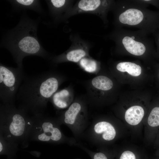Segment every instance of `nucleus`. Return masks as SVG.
<instances>
[{"instance_id":"obj_8","label":"nucleus","mask_w":159,"mask_h":159,"mask_svg":"<svg viewBox=\"0 0 159 159\" xmlns=\"http://www.w3.org/2000/svg\"><path fill=\"white\" fill-rule=\"evenodd\" d=\"M94 130L96 134L101 135L105 140L110 141L115 138L116 132L112 125L106 121H101L96 123L94 125Z\"/></svg>"},{"instance_id":"obj_19","label":"nucleus","mask_w":159,"mask_h":159,"mask_svg":"<svg viewBox=\"0 0 159 159\" xmlns=\"http://www.w3.org/2000/svg\"><path fill=\"white\" fill-rule=\"evenodd\" d=\"M16 4L21 7L26 8H32L36 6L37 1L33 0H17L15 1Z\"/></svg>"},{"instance_id":"obj_9","label":"nucleus","mask_w":159,"mask_h":159,"mask_svg":"<svg viewBox=\"0 0 159 159\" xmlns=\"http://www.w3.org/2000/svg\"><path fill=\"white\" fill-rule=\"evenodd\" d=\"M144 114V110L141 107L138 105L133 106L126 111L125 118L128 124L135 125L141 121Z\"/></svg>"},{"instance_id":"obj_22","label":"nucleus","mask_w":159,"mask_h":159,"mask_svg":"<svg viewBox=\"0 0 159 159\" xmlns=\"http://www.w3.org/2000/svg\"></svg>"},{"instance_id":"obj_10","label":"nucleus","mask_w":159,"mask_h":159,"mask_svg":"<svg viewBox=\"0 0 159 159\" xmlns=\"http://www.w3.org/2000/svg\"><path fill=\"white\" fill-rule=\"evenodd\" d=\"M107 1L100 0H82L78 2L79 11L96 12L102 7L107 6Z\"/></svg>"},{"instance_id":"obj_21","label":"nucleus","mask_w":159,"mask_h":159,"mask_svg":"<svg viewBox=\"0 0 159 159\" xmlns=\"http://www.w3.org/2000/svg\"><path fill=\"white\" fill-rule=\"evenodd\" d=\"M50 2L54 7L59 8L64 6L66 1L64 0H51L50 1Z\"/></svg>"},{"instance_id":"obj_15","label":"nucleus","mask_w":159,"mask_h":159,"mask_svg":"<svg viewBox=\"0 0 159 159\" xmlns=\"http://www.w3.org/2000/svg\"><path fill=\"white\" fill-rule=\"evenodd\" d=\"M92 83L95 88L103 90H109L113 86L112 81L107 77L103 76L95 77L92 80Z\"/></svg>"},{"instance_id":"obj_5","label":"nucleus","mask_w":159,"mask_h":159,"mask_svg":"<svg viewBox=\"0 0 159 159\" xmlns=\"http://www.w3.org/2000/svg\"><path fill=\"white\" fill-rule=\"evenodd\" d=\"M25 75L23 68L0 65V99L3 104H14L16 96Z\"/></svg>"},{"instance_id":"obj_13","label":"nucleus","mask_w":159,"mask_h":159,"mask_svg":"<svg viewBox=\"0 0 159 159\" xmlns=\"http://www.w3.org/2000/svg\"><path fill=\"white\" fill-rule=\"evenodd\" d=\"M69 94L65 89L55 93L52 97V101L54 105L60 109L66 108L68 105Z\"/></svg>"},{"instance_id":"obj_2","label":"nucleus","mask_w":159,"mask_h":159,"mask_svg":"<svg viewBox=\"0 0 159 159\" xmlns=\"http://www.w3.org/2000/svg\"><path fill=\"white\" fill-rule=\"evenodd\" d=\"M24 109L14 104L0 103V136L7 141L28 147V134L31 116Z\"/></svg>"},{"instance_id":"obj_7","label":"nucleus","mask_w":159,"mask_h":159,"mask_svg":"<svg viewBox=\"0 0 159 159\" xmlns=\"http://www.w3.org/2000/svg\"><path fill=\"white\" fill-rule=\"evenodd\" d=\"M122 43L128 52L134 55H142L146 51L144 44L137 40L133 36H124L122 39Z\"/></svg>"},{"instance_id":"obj_20","label":"nucleus","mask_w":159,"mask_h":159,"mask_svg":"<svg viewBox=\"0 0 159 159\" xmlns=\"http://www.w3.org/2000/svg\"><path fill=\"white\" fill-rule=\"evenodd\" d=\"M119 159H136L134 153L129 150L123 152L121 154Z\"/></svg>"},{"instance_id":"obj_18","label":"nucleus","mask_w":159,"mask_h":159,"mask_svg":"<svg viewBox=\"0 0 159 159\" xmlns=\"http://www.w3.org/2000/svg\"><path fill=\"white\" fill-rule=\"evenodd\" d=\"M81 66L86 71L92 72L95 71L97 68V64L93 60L87 58H83L80 61Z\"/></svg>"},{"instance_id":"obj_6","label":"nucleus","mask_w":159,"mask_h":159,"mask_svg":"<svg viewBox=\"0 0 159 159\" xmlns=\"http://www.w3.org/2000/svg\"><path fill=\"white\" fill-rule=\"evenodd\" d=\"M145 18V13L141 9L131 7L123 11L119 16L118 20L122 24L135 26L141 25Z\"/></svg>"},{"instance_id":"obj_3","label":"nucleus","mask_w":159,"mask_h":159,"mask_svg":"<svg viewBox=\"0 0 159 159\" xmlns=\"http://www.w3.org/2000/svg\"><path fill=\"white\" fill-rule=\"evenodd\" d=\"M35 27L29 22H21L8 39L7 48L18 67L23 68L22 61L26 56L36 55L45 59L48 56L38 39Z\"/></svg>"},{"instance_id":"obj_1","label":"nucleus","mask_w":159,"mask_h":159,"mask_svg":"<svg viewBox=\"0 0 159 159\" xmlns=\"http://www.w3.org/2000/svg\"><path fill=\"white\" fill-rule=\"evenodd\" d=\"M16 98L19 107L33 115L44 113L48 101L57 90L58 80L49 72L32 76L25 75Z\"/></svg>"},{"instance_id":"obj_4","label":"nucleus","mask_w":159,"mask_h":159,"mask_svg":"<svg viewBox=\"0 0 159 159\" xmlns=\"http://www.w3.org/2000/svg\"><path fill=\"white\" fill-rule=\"evenodd\" d=\"M57 122L44 113L31 116L28 140L47 143L60 142L64 137Z\"/></svg>"},{"instance_id":"obj_17","label":"nucleus","mask_w":159,"mask_h":159,"mask_svg":"<svg viewBox=\"0 0 159 159\" xmlns=\"http://www.w3.org/2000/svg\"><path fill=\"white\" fill-rule=\"evenodd\" d=\"M148 123L152 127L159 126V107H155L152 110L148 117Z\"/></svg>"},{"instance_id":"obj_12","label":"nucleus","mask_w":159,"mask_h":159,"mask_svg":"<svg viewBox=\"0 0 159 159\" xmlns=\"http://www.w3.org/2000/svg\"><path fill=\"white\" fill-rule=\"evenodd\" d=\"M18 146V144L8 142L0 136V155H6L7 159H15Z\"/></svg>"},{"instance_id":"obj_14","label":"nucleus","mask_w":159,"mask_h":159,"mask_svg":"<svg viewBox=\"0 0 159 159\" xmlns=\"http://www.w3.org/2000/svg\"><path fill=\"white\" fill-rule=\"evenodd\" d=\"M116 68L120 72H127L134 76H138L141 72V68L140 65L130 62H120L117 65Z\"/></svg>"},{"instance_id":"obj_16","label":"nucleus","mask_w":159,"mask_h":159,"mask_svg":"<svg viewBox=\"0 0 159 159\" xmlns=\"http://www.w3.org/2000/svg\"><path fill=\"white\" fill-rule=\"evenodd\" d=\"M85 51L82 49H74L68 52L66 57L67 59L70 61L77 62L86 55Z\"/></svg>"},{"instance_id":"obj_11","label":"nucleus","mask_w":159,"mask_h":159,"mask_svg":"<svg viewBox=\"0 0 159 159\" xmlns=\"http://www.w3.org/2000/svg\"><path fill=\"white\" fill-rule=\"evenodd\" d=\"M81 109V106L79 103L72 104L65 112L61 120L62 122L69 125H74Z\"/></svg>"}]
</instances>
